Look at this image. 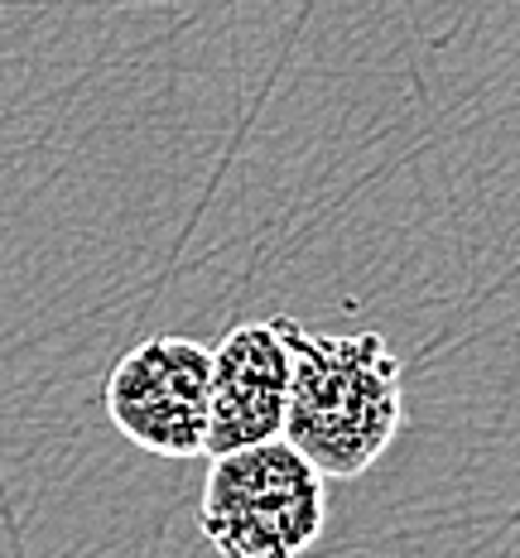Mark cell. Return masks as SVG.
Masks as SVG:
<instances>
[{
  "instance_id": "2",
  "label": "cell",
  "mask_w": 520,
  "mask_h": 558,
  "mask_svg": "<svg viewBox=\"0 0 520 558\" xmlns=\"http://www.w3.org/2000/svg\"><path fill=\"white\" fill-rule=\"evenodd\" d=\"M328 525V482L285 438L213 458L198 530L222 558H304Z\"/></svg>"
},
{
  "instance_id": "1",
  "label": "cell",
  "mask_w": 520,
  "mask_h": 558,
  "mask_svg": "<svg viewBox=\"0 0 520 558\" xmlns=\"http://www.w3.org/2000/svg\"><path fill=\"white\" fill-rule=\"evenodd\" d=\"M294 380H289L285 444L323 472L352 482L396 444L404 424L400 356L380 332H309L285 318Z\"/></svg>"
},
{
  "instance_id": "3",
  "label": "cell",
  "mask_w": 520,
  "mask_h": 558,
  "mask_svg": "<svg viewBox=\"0 0 520 558\" xmlns=\"http://www.w3.org/2000/svg\"><path fill=\"white\" fill-rule=\"evenodd\" d=\"M107 414L149 458H203L213 347L193 337H145L107 376Z\"/></svg>"
},
{
  "instance_id": "4",
  "label": "cell",
  "mask_w": 520,
  "mask_h": 558,
  "mask_svg": "<svg viewBox=\"0 0 520 558\" xmlns=\"http://www.w3.org/2000/svg\"><path fill=\"white\" fill-rule=\"evenodd\" d=\"M294 352L285 337V313L237 323L213 347V400H207V458L256 448L285 434Z\"/></svg>"
}]
</instances>
